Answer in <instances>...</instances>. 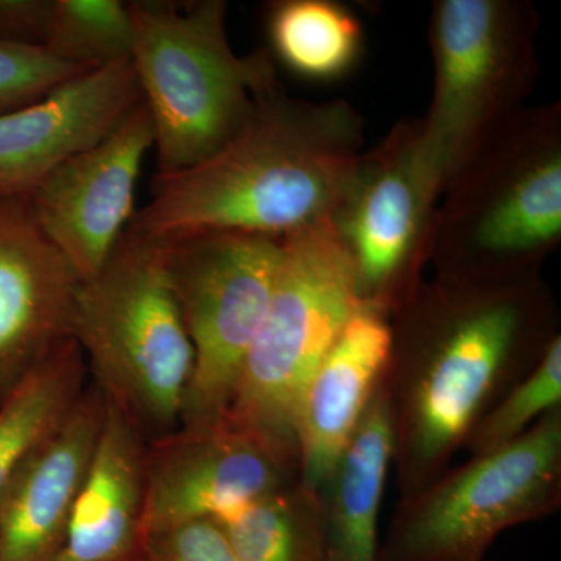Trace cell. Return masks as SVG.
<instances>
[{
	"mask_svg": "<svg viewBox=\"0 0 561 561\" xmlns=\"http://www.w3.org/2000/svg\"><path fill=\"white\" fill-rule=\"evenodd\" d=\"M559 335V305L542 276L421 280L391 313L383 379L401 496L449 470L479 420L537 367Z\"/></svg>",
	"mask_w": 561,
	"mask_h": 561,
	"instance_id": "6da1fadb",
	"label": "cell"
},
{
	"mask_svg": "<svg viewBox=\"0 0 561 561\" xmlns=\"http://www.w3.org/2000/svg\"><path fill=\"white\" fill-rule=\"evenodd\" d=\"M364 149V121L345 101L291 98L276 81L221 149L151 180L128 230L149 238L243 231L286 238L330 220Z\"/></svg>",
	"mask_w": 561,
	"mask_h": 561,
	"instance_id": "7a4b0ae2",
	"label": "cell"
},
{
	"mask_svg": "<svg viewBox=\"0 0 561 561\" xmlns=\"http://www.w3.org/2000/svg\"><path fill=\"white\" fill-rule=\"evenodd\" d=\"M561 241V108L522 106L454 169L432 225L438 278L512 283L542 276Z\"/></svg>",
	"mask_w": 561,
	"mask_h": 561,
	"instance_id": "3957f363",
	"label": "cell"
},
{
	"mask_svg": "<svg viewBox=\"0 0 561 561\" xmlns=\"http://www.w3.org/2000/svg\"><path fill=\"white\" fill-rule=\"evenodd\" d=\"M70 337L92 382L147 440L179 426L195 356L160 239L124 231L101 271L80 280Z\"/></svg>",
	"mask_w": 561,
	"mask_h": 561,
	"instance_id": "277c9868",
	"label": "cell"
},
{
	"mask_svg": "<svg viewBox=\"0 0 561 561\" xmlns=\"http://www.w3.org/2000/svg\"><path fill=\"white\" fill-rule=\"evenodd\" d=\"M131 65L151 116L158 172L213 157L242 127L254 99L278 80L267 49L241 55L227 35L224 0L130 2Z\"/></svg>",
	"mask_w": 561,
	"mask_h": 561,
	"instance_id": "5b68a950",
	"label": "cell"
},
{
	"mask_svg": "<svg viewBox=\"0 0 561 561\" xmlns=\"http://www.w3.org/2000/svg\"><path fill=\"white\" fill-rule=\"evenodd\" d=\"M360 302L331 220L283 238L271 305L247 354L230 419L300 465L295 421L302 393Z\"/></svg>",
	"mask_w": 561,
	"mask_h": 561,
	"instance_id": "8992f818",
	"label": "cell"
},
{
	"mask_svg": "<svg viewBox=\"0 0 561 561\" xmlns=\"http://www.w3.org/2000/svg\"><path fill=\"white\" fill-rule=\"evenodd\" d=\"M560 508L561 405L511 445L400 496L378 561H485L505 530Z\"/></svg>",
	"mask_w": 561,
	"mask_h": 561,
	"instance_id": "52a82bcc",
	"label": "cell"
},
{
	"mask_svg": "<svg viewBox=\"0 0 561 561\" xmlns=\"http://www.w3.org/2000/svg\"><path fill=\"white\" fill-rule=\"evenodd\" d=\"M537 31V13L523 0H438L432 7L434 94L419 135L442 187L471 147L529 98Z\"/></svg>",
	"mask_w": 561,
	"mask_h": 561,
	"instance_id": "ba28073f",
	"label": "cell"
},
{
	"mask_svg": "<svg viewBox=\"0 0 561 561\" xmlns=\"http://www.w3.org/2000/svg\"><path fill=\"white\" fill-rule=\"evenodd\" d=\"M157 239L195 356L180 424L216 419L230 409L271 305L283 238L198 231Z\"/></svg>",
	"mask_w": 561,
	"mask_h": 561,
	"instance_id": "9c48e42d",
	"label": "cell"
},
{
	"mask_svg": "<svg viewBox=\"0 0 561 561\" xmlns=\"http://www.w3.org/2000/svg\"><path fill=\"white\" fill-rule=\"evenodd\" d=\"M442 184L420 146L419 119L398 122L362 151L331 224L348 253L360 300L393 313L430 264Z\"/></svg>",
	"mask_w": 561,
	"mask_h": 561,
	"instance_id": "30bf717a",
	"label": "cell"
},
{
	"mask_svg": "<svg viewBox=\"0 0 561 561\" xmlns=\"http://www.w3.org/2000/svg\"><path fill=\"white\" fill-rule=\"evenodd\" d=\"M300 481V465L228 413L181 423L146 442L144 531L220 519L262 494Z\"/></svg>",
	"mask_w": 561,
	"mask_h": 561,
	"instance_id": "8fae6325",
	"label": "cell"
},
{
	"mask_svg": "<svg viewBox=\"0 0 561 561\" xmlns=\"http://www.w3.org/2000/svg\"><path fill=\"white\" fill-rule=\"evenodd\" d=\"M153 146V124L142 101L105 138L54 169L25 198L41 232L80 280L101 271L135 217L136 183Z\"/></svg>",
	"mask_w": 561,
	"mask_h": 561,
	"instance_id": "7c38bea8",
	"label": "cell"
},
{
	"mask_svg": "<svg viewBox=\"0 0 561 561\" xmlns=\"http://www.w3.org/2000/svg\"><path fill=\"white\" fill-rule=\"evenodd\" d=\"M79 283L27 201L0 197V402L70 337Z\"/></svg>",
	"mask_w": 561,
	"mask_h": 561,
	"instance_id": "4fadbf2b",
	"label": "cell"
},
{
	"mask_svg": "<svg viewBox=\"0 0 561 561\" xmlns=\"http://www.w3.org/2000/svg\"><path fill=\"white\" fill-rule=\"evenodd\" d=\"M142 102L131 61L81 73L0 116V197L27 198L73 154L90 149Z\"/></svg>",
	"mask_w": 561,
	"mask_h": 561,
	"instance_id": "5bb4252c",
	"label": "cell"
},
{
	"mask_svg": "<svg viewBox=\"0 0 561 561\" xmlns=\"http://www.w3.org/2000/svg\"><path fill=\"white\" fill-rule=\"evenodd\" d=\"M106 398L84 387L58 430L22 465L0 496V561H51L87 481Z\"/></svg>",
	"mask_w": 561,
	"mask_h": 561,
	"instance_id": "9a60e30c",
	"label": "cell"
},
{
	"mask_svg": "<svg viewBox=\"0 0 561 561\" xmlns=\"http://www.w3.org/2000/svg\"><path fill=\"white\" fill-rule=\"evenodd\" d=\"M390 353V313L360 302L312 373L298 405L295 434L302 485L323 489L381 386Z\"/></svg>",
	"mask_w": 561,
	"mask_h": 561,
	"instance_id": "2e32d148",
	"label": "cell"
},
{
	"mask_svg": "<svg viewBox=\"0 0 561 561\" xmlns=\"http://www.w3.org/2000/svg\"><path fill=\"white\" fill-rule=\"evenodd\" d=\"M146 442L139 427L106 400L90 472L51 561H140Z\"/></svg>",
	"mask_w": 561,
	"mask_h": 561,
	"instance_id": "e0dca14e",
	"label": "cell"
},
{
	"mask_svg": "<svg viewBox=\"0 0 561 561\" xmlns=\"http://www.w3.org/2000/svg\"><path fill=\"white\" fill-rule=\"evenodd\" d=\"M383 379L321 489L327 512L323 561L379 560V518L393 463Z\"/></svg>",
	"mask_w": 561,
	"mask_h": 561,
	"instance_id": "ac0fdd59",
	"label": "cell"
},
{
	"mask_svg": "<svg viewBox=\"0 0 561 561\" xmlns=\"http://www.w3.org/2000/svg\"><path fill=\"white\" fill-rule=\"evenodd\" d=\"M87 370L80 346L66 339L0 402V496L68 416L87 387Z\"/></svg>",
	"mask_w": 561,
	"mask_h": 561,
	"instance_id": "d6986e66",
	"label": "cell"
},
{
	"mask_svg": "<svg viewBox=\"0 0 561 561\" xmlns=\"http://www.w3.org/2000/svg\"><path fill=\"white\" fill-rule=\"evenodd\" d=\"M265 22L273 61L302 80H341L364 49L359 20L332 0H278L268 5Z\"/></svg>",
	"mask_w": 561,
	"mask_h": 561,
	"instance_id": "ffe728a7",
	"label": "cell"
},
{
	"mask_svg": "<svg viewBox=\"0 0 561 561\" xmlns=\"http://www.w3.org/2000/svg\"><path fill=\"white\" fill-rule=\"evenodd\" d=\"M219 523L241 561H323L327 512L321 491L300 481L262 494Z\"/></svg>",
	"mask_w": 561,
	"mask_h": 561,
	"instance_id": "44dd1931",
	"label": "cell"
},
{
	"mask_svg": "<svg viewBox=\"0 0 561 561\" xmlns=\"http://www.w3.org/2000/svg\"><path fill=\"white\" fill-rule=\"evenodd\" d=\"M44 49L84 72L131 61L135 21L130 2L54 0Z\"/></svg>",
	"mask_w": 561,
	"mask_h": 561,
	"instance_id": "7402d4cb",
	"label": "cell"
},
{
	"mask_svg": "<svg viewBox=\"0 0 561 561\" xmlns=\"http://www.w3.org/2000/svg\"><path fill=\"white\" fill-rule=\"evenodd\" d=\"M560 405L561 335L551 343L537 367L479 420L463 449L470 457H478L504 448Z\"/></svg>",
	"mask_w": 561,
	"mask_h": 561,
	"instance_id": "603a6c76",
	"label": "cell"
},
{
	"mask_svg": "<svg viewBox=\"0 0 561 561\" xmlns=\"http://www.w3.org/2000/svg\"><path fill=\"white\" fill-rule=\"evenodd\" d=\"M81 73L87 72L44 47L0 43V116L41 101Z\"/></svg>",
	"mask_w": 561,
	"mask_h": 561,
	"instance_id": "cb8c5ba5",
	"label": "cell"
},
{
	"mask_svg": "<svg viewBox=\"0 0 561 561\" xmlns=\"http://www.w3.org/2000/svg\"><path fill=\"white\" fill-rule=\"evenodd\" d=\"M140 561H241L219 523L201 519L149 535Z\"/></svg>",
	"mask_w": 561,
	"mask_h": 561,
	"instance_id": "d4e9b609",
	"label": "cell"
},
{
	"mask_svg": "<svg viewBox=\"0 0 561 561\" xmlns=\"http://www.w3.org/2000/svg\"><path fill=\"white\" fill-rule=\"evenodd\" d=\"M54 0H0V43L44 47Z\"/></svg>",
	"mask_w": 561,
	"mask_h": 561,
	"instance_id": "484cf974",
	"label": "cell"
}]
</instances>
